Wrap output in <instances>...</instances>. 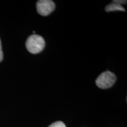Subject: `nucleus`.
Listing matches in <instances>:
<instances>
[{
    "label": "nucleus",
    "instance_id": "4",
    "mask_svg": "<svg viewBox=\"0 0 127 127\" xmlns=\"http://www.w3.org/2000/svg\"><path fill=\"white\" fill-rule=\"evenodd\" d=\"M107 12L114 11H125V9L123 7L122 5L117 4L116 2L111 3L107 5L105 8Z\"/></svg>",
    "mask_w": 127,
    "mask_h": 127
},
{
    "label": "nucleus",
    "instance_id": "3",
    "mask_svg": "<svg viewBox=\"0 0 127 127\" xmlns=\"http://www.w3.org/2000/svg\"><path fill=\"white\" fill-rule=\"evenodd\" d=\"M55 8V3L51 0H39L36 2L38 13L42 16L48 15Z\"/></svg>",
    "mask_w": 127,
    "mask_h": 127
},
{
    "label": "nucleus",
    "instance_id": "7",
    "mask_svg": "<svg viewBox=\"0 0 127 127\" xmlns=\"http://www.w3.org/2000/svg\"><path fill=\"white\" fill-rule=\"evenodd\" d=\"M3 60V52L2 50V46H1V42L0 39V62H1Z\"/></svg>",
    "mask_w": 127,
    "mask_h": 127
},
{
    "label": "nucleus",
    "instance_id": "5",
    "mask_svg": "<svg viewBox=\"0 0 127 127\" xmlns=\"http://www.w3.org/2000/svg\"><path fill=\"white\" fill-rule=\"evenodd\" d=\"M48 127H66L65 124L62 121H57L52 123Z\"/></svg>",
    "mask_w": 127,
    "mask_h": 127
},
{
    "label": "nucleus",
    "instance_id": "1",
    "mask_svg": "<svg viewBox=\"0 0 127 127\" xmlns=\"http://www.w3.org/2000/svg\"><path fill=\"white\" fill-rule=\"evenodd\" d=\"M45 44V40L42 36L37 34H33L28 38L25 46L30 52L36 54L44 50Z\"/></svg>",
    "mask_w": 127,
    "mask_h": 127
},
{
    "label": "nucleus",
    "instance_id": "6",
    "mask_svg": "<svg viewBox=\"0 0 127 127\" xmlns=\"http://www.w3.org/2000/svg\"><path fill=\"white\" fill-rule=\"evenodd\" d=\"M113 2H116L117 3V4H119L120 5H122V4H127V1H124V0H114L113 1H112Z\"/></svg>",
    "mask_w": 127,
    "mask_h": 127
},
{
    "label": "nucleus",
    "instance_id": "2",
    "mask_svg": "<svg viewBox=\"0 0 127 127\" xmlns=\"http://www.w3.org/2000/svg\"><path fill=\"white\" fill-rule=\"evenodd\" d=\"M116 76L114 73L107 71L101 73L95 81L96 85L101 89H107L110 88L115 84Z\"/></svg>",
    "mask_w": 127,
    "mask_h": 127
}]
</instances>
